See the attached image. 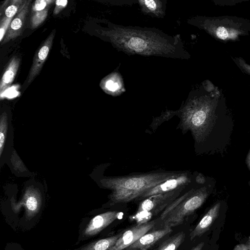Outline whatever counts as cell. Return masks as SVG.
<instances>
[{
	"label": "cell",
	"mask_w": 250,
	"mask_h": 250,
	"mask_svg": "<svg viewBox=\"0 0 250 250\" xmlns=\"http://www.w3.org/2000/svg\"><path fill=\"white\" fill-rule=\"evenodd\" d=\"M30 2V0H24L21 8L11 21L6 33L1 42V44H5L21 36L23 31Z\"/></svg>",
	"instance_id": "8fae6325"
},
{
	"label": "cell",
	"mask_w": 250,
	"mask_h": 250,
	"mask_svg": "<svg viewBox=\"0 0 250 250\" xmlns=\"http://www.w3.org/2000/svg\"><path fill=\"white\" fill-rule=\"evenodd\" d=\"M227 210V205L222 201H218L211 206L191 231L190 240L212 232L211 240L218 241L225 223Z\"/></svg>",
	"instance_id": "8992f818"
},
{
	"label": "cell",
	"mask_w": 250,
	"mask_h": 250,
	"mask_svg": "<svg viewBox=\"0 0 250 250\" xmlns=\"http://www.w3.org/2000/svg\"><path fill=\"white\" fill-rule=\"evenodd\" d=\"M155 221L146 222L131 227L122 234L109 250H123L127 249L142 236L148 232L155 225Z\"/></svg>",
	"instance_id": "9c48e42d"
},
{
	"label": "cell",
	"mask_w": 250,
	"mask_h": 250,
	"mask_svg": "<svg viewBox=\"0 0 250 250\" xmlns=\"http://www.w3.org/2000/svg\"><path fill=\"white\" fill-rule=\"evenodd\" d=\"M20 64V59L14 57L9 62L0 82V93L1 94L13 83Z\"/></svg>",
	"instance_id": "2e32d148"
},
{
	"label": "cell",
	"mask_w": 250,
	"mask_h": 250,
	"mask_svg": "<svg viewBox=\"0 0 250 250\" xmlns=\"http://www.w3.org/2000/svg\"><path fill=\"white\" fill-rule=\"evenodd\" d=\"M185 234L180 232L165 241L158 250H176L183 242Z\"/></svg>",
	"instance_id": "d6986e66"
},
{
	"label": "cell",
	"mask_w": 250,
	"mask_h": 250,
	"mask_svg": "<svg viewBox=\"0 0 250 250\" xmlns=\"http://www.w3.org/2000/svg\"><path fill=\"white\" fill-rule=\"evenodd\" d=\"M100 86L104 92L112 96L119 95L125 90L122 78L120 74L116 72L104 78Z\"/></svg>",
	"instance_id": "5bb4252c"
},
{
	"label": "cell",
	"mask_w": 250,
	"mask_h": 250,
	"mask_svg": "<svg viewBox=\"0 0 250 250\" xmlns=\"http://www.w3.org/2000/svg\"><path fill=\"white\" fill-rule=\"evenodd\" d=\"M182 171L160 170L111 177L104 180V185L112 190L113 203H126L136 200L146 191Z\"/></svg>",
	"instance_id": "3957f363"
},
{
	"label": "cell",
	"mask_w": 250,
	"mask_h": 250,
	"mask_svg": "<svg viewBox=\"0 0 250 250\" xmlns=\"http://www.w3.org/2000/svg\"><path fill=\"white\" fill-rule=\"evenodd\" d=\"M246 164L247 165L250 171V149L248 152L246 158Z\"/></svg>",
	"instance_id": "4316f807"
},
{
	"label": "cell",
	"mask_w": 250,
	"mask_h": 250,
	"mask_svg": "<svg viewBox=\"0 0 250 250\" xmlns=\"http://www.w3.org/2000/svg\"><path fill=\"white\" fill-rule=\"evenodd\" d=\"M67 0H57L55 1V7L53 11V15L58 14L67 4Z\"/></svg>",
	"instance_id": "cb8c5ba5"
},
{
	"label": "cell",
	"mask_w": 250,
	"mask_h": 250,
	"mask_svg": "<svg viewBox=\"0 0 250 250\" xmlns=\"http://www.w3.org/2000/svg\"><path fill=\"white\" fill-rule=\"evenodd\" d=\"M120 212L109 211L93 217L84 229L83 234L86 236H94L117 219Z\"/></svg>",
	"instance_id": "7c38bea8"
},
{
	"label": "cell",
	"mask_w": 250,
	"mask_h": 250,
	"mask_svg": "<svg viewBox=\"0 0 250 250\" xmlns=\"http://www.w3.org/2000/svg\"><path fill=\"white\" fill-rule=\"evenodd\" d=\"M137 3L146 15L159 18H162L165 15L166 0H139Z\"/></svg>",
	"instance_id": "9a60e30c"
},
{
	"label": "cell",
	"mask_w": 250,
	"mask_h": 250,
	"mask_svg": "<svg viewBox=\"0 0 250 250\" xmlns=\"http://www.w3.org/2000/svg\"><path fill=\"white\" fill-rule=\"evenodd\" d=\"M56 30H53L36 51L27 78V84H30L39 74L52 47Z\"/></svg>",
	"instance_id": "30bf717a"
},
{
	"label": "cell",
	"mask_w": 250,
	"mask_h": 250,
	"mask_svg": "<svg viewBox=\"0 0 250 250\" xmlns=\"http://www.w3.org/2000/svg\"><path fill=\"white\" fill-rule=\"evenodd\" d=\"M203 179L201 175H197L179 196L163 210L161 219L164 228H171L182 224L186 217L203 205L210 194L209 188L203 185Z\"/></svg>",
	"instance_id": "277c9868"
},
{
	"label": "cell",
	"mask_w": 250,
	"mask_h": 250,
	"mask_svg": "<svg viewBox=\"0 0 250 250\" xmlns=\"http://www.w3.org/2000/svg\"><path fill=\"white\" fill-rule=\"evenodd\" d=\"M187 22L224 42L238 41L241 36L250 33V21L236 16H196L188 19Z\"/></svg>",
	"instance_id": "5b68a950"
},
{
	"label": "cell",
	"mask_w": 250,
	"mask_h": 250,
	"mask_svg": "<svg viewBox=\"0 0 250 250\" xmlns=\"http://www.w3.org/2000/svg\"><path fill=\"white\" fill-rule=\"evenodd\" d=\"M7 130V115L3 112L0 117V156H1L4 148Z\"/></svg>",
	"instance_id": "ffe728a7"
},
{
	"label": "cell",
	"mask_w": 250,
	"mask_h": 250,
	"mask_svg": "<svg viewBox=\"0 0 250 250\" xmlns=\"http://www.w3.org/2000/svg\"><path fill=\"white\" fill-rule=\"evenodd\" d=\"M24 0H12L4 10V16L13 18L21 8Z\"/></svg>",
	"instance_id": "44dd1931"
},
{
	"label": "cell",
	"mask_w": 250,
	"mask_h": 250,
	"mask_svg": "<svg viewBox=\"0 0 250 250\" xmlns=\"http://www.w3.org/2000/svg\"><path fill=\"white\" fill-rule=\"evenodd\" d=\"M13 18L3 16L0 22V42H1Z\"/></svg>",
	"instance_id": "7402d4cb"
},
{
	"label": "cell",
	"mask_w": 250,
	"mask_h": 250,
	"mask_svg": "<svg viewBox=\"0 0 250 250\" xmlns=\"http://www.w3.org/2000/svg\"><path fill=\"white\" fill-rule=\"evenodd\" d=\"M98 33L117 50L127 55L190 58L180 35H169L156 28L111 23L106 28L98 30Z\"/></svg>",
	"instance_id": "6da1fadb"
},
{
	"label": "cell",
	"mask_w": 250,
	"mask_h": 250,
	"mask_svg": "<svg viewBox=\"0 0 250 250\" xmlns=\"http://www.w3.org/2000/svg\"><path fill=\"white\" fill-rule=\"evenodd\" d=\"M208 250H219V246L218 243L215 244H211Z\"/></svg>",
	"instance_id": "83f0119b"
},
{
	"label": "cell",
	"mask_w": 250,
	"mask_h": 250,
	"mask_svg": "<svg viewBox=\"0 0 250 250\" xmlns=\"http://www.w3.org/2000/svg\"><path fill=\"white\" fill-rule=\"evenodd\" d=\"M220 93L217 87L212 91L203 86L192 90L185 102L177 110L180 119L178 125L183 133L190 130L195 142H203L215 120V109Z\"/></svg>",
	"instance_id": "7a4b0ae2"
},
{
	"label": "cell",
	"mask_w": 250,
	"mask_h": 250,
	"mask_svg": "<svg viewBox=\"0 0 250 250\" xmlns=\"http://www.w3.org/2000/svg\"><path fill=\"white\" fill-rule=\"evenodd\" d=\"M170 228L163 229L147 232L127 248V250H147L166 235L170 233Z\"/></svg>",
	"instance_id": "4fadbf2b"
},
{
	"label": "cell",
	"mask_w": 250,
	"mask_h": 250,
	"mask_svg": "<svg viewBox=\"0 0 250 250\" xmlns=\"http://www.w3.org/2000/svg\"><path fill=\"white\" fill-rule=\"evenodd\" d=\"M187 185L181 187L174 190L154 195L142 200L139 205L137 215H146L145 219L156 215L164 210L177 199L184 190Z\"/></svg>",
	"instance_id": "52a82bcc"
},
{
	"label": "cell",
	"mask_w": 250,
	"mask_h": 250,
	"mask_svg": "<svg viewBox=\"0 0 250 250\" xmlns=\"http://www.w3.org/2000/svg\"><path fill=\"white\" fill-rule=\"evenodd\" d=\"M197 175L189 171H183L180 174L170 178L146 191L136 200H143L149 196L169 192L187 185L194 180Z\"/></svg>",
	"instance_id": "ba28073f"
},
{
	"label": "cell",
	"mask_w": 250,
	"mask_h": 250,
	"mask_svg": "<svg viewBox=\"0 0 250 250\" xmlns=\"http://www.w3.org/2000/svg\"><path fill=\"white\" fill-rule=\"evenodd\" d=\"M121 234L101 239L89 243L79 250H109L116 243Z\"/></svg>",
	"instance_id": "e0dca14e"
},
{
	"label": "cell",
	"mask_w": 250,
	"mask_h": 250,
	"mask_svg": "<svg viewBox=\"0 0 250 250\" xmlns=\"http://www.w3.org/2000/svg\"><path fill=\"white\" fill-rule=\"evenodd\" d=\"M248 245V250H250V237L246 241Z\"/></svg>",
	"instance_id": "f1b7e54d"
},
{
	"label": "cell",
	"mask_w": 250,
	"mask_h": 250,
	"mask_svg": "<svg viewBox=\"0 0 250 250\" xmlns=\"http://www.w3.org/2000/svg\"><path fill=\"white\" fill-rule=\"evenodd\" d=\"M232 250H248L246 242L238 244L234 246Z\"/></svg>",
	"instance_id": "d4e9b609"
},
{
	"label": "cell",
	"mask_w": 250,
	"mask_h": 250,
	"mask_svg": "<svg viewBox=\"0 0 250 250\" xmlns=\"http://www.w3.org/2000/svg\"><path fill=\"white\" fill-rule=\"evenodd\" d=\"M232 60L242 72L250 75V64L247 63L244 59L235 57L232 58Z\"/></svg>",
	"instance_id": "603a6c76"
},
{
	"label": "cell",
	"mask_w": 250,
	"mask_h": 250,
	"mask_svg": "<svg viewBox=\"0 0 250 250\" xmlns=\"http://www.w3.org/2000/svg\"><path fill=\"white\" fill-rule=\"evenodd\" d=\"M206 245L205 241H202L198 243L195 247L192 248L191 250H203Z\"/></svg>",
	"instance_id": "484cf974"
},
{
	"label": "cell",
	"mask_w": 250,
	"mask_h": 250,
	"mask_svg": "<svg viewBox=\"0 0 250 250\" xmlns=\"http://www.w3.org/2000/svg\"><path fill=\"white\" fill-rule=\"evenodd\" d=\"M22 203L25 208L27 219L32 218L40 210L41 202L35 194H26Z\"/></svg>",
	"instance_id": "ac0fdd59"
}]
</instances>
